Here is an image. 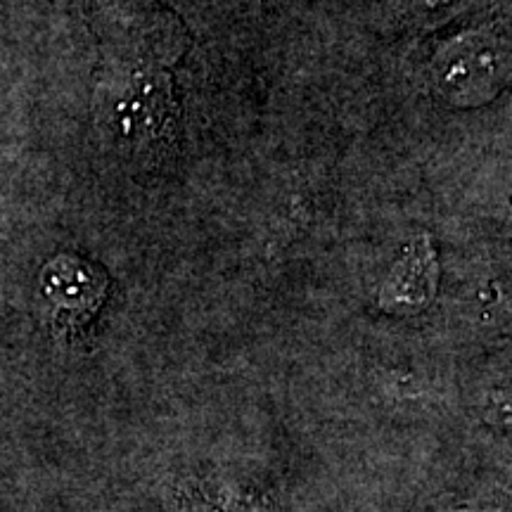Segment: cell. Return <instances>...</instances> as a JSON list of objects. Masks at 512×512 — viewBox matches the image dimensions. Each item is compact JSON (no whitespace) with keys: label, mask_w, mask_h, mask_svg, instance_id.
<instances>
[{"label":"cell","mask_w":512,"mask_h":512,"mask_svg":"<svg viewBox=\"0 0 512 512\" xmlns=\"http://www.w3.org/2000/svg\"><path fill=\"white\" fill-rule=\"evenodd\" d=\"M176 112L169 76L147 69L102 81L95 98L102 136L124 152L162 150L174 136Z\"/></svg>","instance_id":"cell-1"},{"label":"cell","mask_w":512,"mask_h":512,"mask_svg":"<svg viewBox=\"0 0 512 512\" xmlns=\"http://www.w3.org/2000/svg\"><path fill=\"white\" fill-rule=\"evenodd\" d=\"M508 76V48L501 38L482 29L451 38L432 62L434 86L456 107L489 105L508 86Z\"/></svg>","instance_id":"cell-2"},{"label":"cell","mask_w":512,"mask_h":512,"mask_svg":"<svg viewBox=\"0 0 512 512\" xmlns=\"http://www.w3.org/2000/svg\"><path fill=\"white\" fill-rule=\"evenodd\" d=\"M41 290L60 328H76L100 309L107 297V275L79 256L60 254L41 273Z\"/></svg>","instance_id":"cell-3"},{"label":"cell","mask_w":512,"mask_h":512,"mask_svg":"<svg viewBox=\"0 0 512 512\" xmlns=\"http://www.w3.org/2000/svg\"><path fill=\"white\" fill-rule=\"evenodd\" d=\"M439 285V259L430 235H420L396 261L377 294L380 309L396 316H413L432 304Z\"/></svg>","instance_id":"cell-4"},{"label":"cell","mask_w":512,"mask_h":512,"mask_svg":"<svg viewBox=\"0 0 512 512\" xmlns=\"http://www.w3.org/2000/svg\"><path fill=\"white\" fill-rule=\"evenodd\" d=\"M174 503L176 512H273L266 494L223 479H183Z\"/></svg>","instance_id":"cell-5"},{"label":"cell","mask_w":512,"mask_h":512,"mask_svg":"<svg viewBox=\"0 0 512 512\" xmlns=\"http://www.w3.org/2000/svg\"><path fill=\"white\" fill-rule=\"evenodd\" d=\"M418 3L422 5V10H425L427 15L448 19V15H453V12L463 8L467 0H418Z\"/></svg>","instance_id":"cell-6"}]
</instances>
